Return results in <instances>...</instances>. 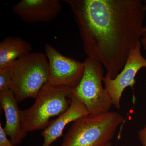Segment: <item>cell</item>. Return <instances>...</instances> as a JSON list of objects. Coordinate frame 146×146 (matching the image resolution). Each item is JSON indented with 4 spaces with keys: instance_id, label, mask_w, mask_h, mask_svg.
Wrapping results in <instances>:
<instances>
[{
    "instance_id": "cell-2",
    "label": "cell",
    "mask_w": 146,
    "mask_h": 146,
    "mask_svg": "<svg viewBox=\"0 0 146 146\" xmlns=\"http://www.w3.org/2000/svg\"><path fill=\"white\" fill-rule=\"evenodd\" d=\"M70 87L54 86L48 82L43 86L34 104L21 110V125L24 132L45 129L50 119L59 116L70 106V96L74 92Z\"/></svg>"
},
{
    "instance_id": "cell-4",
    "label": "cell",
    "mask_w": 146,
    "mask_h": 146,
    "mask_svg": "<svg viewBox=\"0 0 146 146\" xmlns=\"http://www.w3.org/2000/svg\"><path fill=\"white\" fill-rule=\"evenodd\" d=\"M124 119L116 112L80 118L72 124L60 146H105Z\"/></svg>"
},
{
    "instance_id": "cell-1",
    "label": "cell",
    "mask_w": 146,
    "mask_h": 146,
    "mask_svg": "<svg viewBox=\"0 0 146 146\" xmlns=\"http://www.w3.org/2000/svg\"><path fill=\"white\" fill-rule=\"evenodd\" d=\"M70 7L83 49L114 79L143 33L146 1L65 0Z\"/></svg>"
},
{
    "instance_id": "cell-5",
    "label": "cell",
    "mask_w": 146,
    "mask_h": 146,
    "mask_svg": "<svg viewBox=\"0 0 146 146\" xmlns=\"http://www.w3.org/2000/svg\"><path fill=\"white\" fill-rule=\"evenodd\" d=\"M84 72L73 94L85 105L89 115H98L110 112L113 105L108 91L103 87V65L98 60L87 57L84 62Z\"/></svg>"
},
{
    "instance_id": "cell-10",
    "label": "cell",
    "mask_w": 146,
    "mask_h": 146,
    "mask_svg": "<svg viewBox=\"0 0 146 146\" xmlns=\"http://www.w3.org/2000/svg\"><path fill=\"white\" fill-rule=\"evenodd\" d=\"M1 107L5 114V124L3 128L7 136L15 146L19 145L27 133L21 125V110L13 92L10 89L0 92Z\"/></svg>"
},
{
    "instance_id": "cell-15",
    "label": "cell",
    "mask_w": 146,
    "mask_h": 146,
    "mask_svg": "<svg viewBox=\"0 0 146 146\" xmlns=\"http://www.w3.org/2000/svg\"><path fill=\"white\" fill-rule=\"evenodd\" d=\"M141 45L143 47L144 50L146 51V26L144 27L143 33L140 41Z\"/></svg>"
},
{
    "instance_id": "cell-12",
    "label": "cell",
    "mask_w": 146,
    "mask_h": 146,
    "mask_svg": "<svg viewBox=\"0 0 146 146\" xmlns=\"http://www.w3.org/2000/svg\"><path fill=\"white\" fill-rule=\"evenodd\" d=\"M11 79L9 68L0 69V92L10 89Z\"/></svg>"
},
{
    "instance_id": "cell-6",
    "label": "cell",
    "mask_w": 146,
    "mask_h": 146,
    "mask_svg": "<svg viewBox=\"0 0 146 146\" xmlns=\"http://www.w3.org/2000/svg\"><path fill=\"white\" fill-rule=\"evenodd\" d=\"M45 51L49 63L48 82L54 86L75 89L80 82L84 72V62L63 55L49 44Z\"/></svg>"
},
{
    "instance_id": "cell-7",
    "label": "cell",
    "mask_w": 146,
    "mask_h": 146,
    "mask_svg": "<svg viewBox=\"0 0 146 146\" xmlns=\"http://www.w3.org/2000/svg\"><path fill=\"white\" fill-rule=\"evenodd\" d=\"M141 42L131 52L124 67L114 79L106 75L103 78L104 89L109 94L113 105L120 109V100L125 89L130 86L133 88L136 83V74L141 69L146 68V58L142 55Z\"/></svg>"
},
{
    "instance_id": "cell-16",
    "label": "cell",
    "mask_w": 146,
    "mask_h": 146,
    "mask_svg": "<svg viewBox=\"0 0 146 146\" xmlns=\"http://www.w3.org/2000/svg\"><path fill=\"white\" fill-rule=\"evenodd\" d=\"M105 146H112V143H111V142H110L109 143H108Z\"/></svg>"
},
{
    "instance_id": "cell-8",
    "label": "cell",
    "mask_w": 146,
    "mask_h": 146,
    "mask_svg": "<svg viewBox=\"0 0 146 146\" xmlns=\"http://www.w3.org/2000/svg\"><path fill=\"white\" fill-rule=\"evenodd\" d=\"M62 9L59 0H22L12 11L25 23H50L57 18Z\"/></svg>"
},
{
    "instance_id": "cell-13",
    "label": "cell",
    "mask_w": 146,
    "mask_h": 146,
    "mask_svg": "<svg viewBox=\"0 0 146 146\" xmlns=\"http://www.w3.org/2000/svg\"><path fill=\"white\" fill-rule=\"evenodd\" d=\"M0 146H16L9 141L0 123Z\"/></svg>"
},
{
    "instance_id": "cell-9",
    "label": "cell",
    "mask_w": 146,
    "mask_h": 146,
    "mask_svg": "<svg viewBox=\"0 0 146 146\" xmlns=\"http://www.w3.org/2000/svg\"><path fill=\"white\" fill-rule=\"evenodd\" d=\"M70 106L65 112L51 121L42 133L44 141L42 146H50L58 138L63 136L67 125L89 115L85 105L73 94L70 96Z\"/></svg>"
},
{
    "instance_id": "cell-14",
    "label": "cell",
    "mask_w": 146,
    "mask_h": 146,
    "mask_svg": "<svg viewBox=\"0 0 146 146\" xmlns=\"http://www.w3.org/2000/svg\"><path fill=\"white\" fill-rule=\"evenodd\" d=\"M138 136L142 146H146V125L139 131Z\"/></svg>"
},
{
    "instance_id": "cell-11",
    "label": "cell",
    "mask_w": 146,
    "mask_h": 146,
    "mask_svg": "<svg viewBox=\"0 0 146 146\" xmlns=\"http://www.w3.org/2000/svg\"><path fill=\"white\" fill-rule=\"evenodd\" d=\"M32 46L17 36L5 37L0 43V69L9 68L17 59L31 52Z\"/></svg>"
},
{
    "instance_id": "cell-3",
    "label": "cell",
    "mask_w": 146,
    "mask_h": 146,
    "mask_svg": "<svg viewBox=\"0 0 146 146\" xmlns=\"http://www.w3.org/2000/svg\"><path fill=\"white\" fill-rule=\"evenodd\" d=\"M9 70L10 89L18 102L28 98L36 99L48 82V61L43 53H29L17 59Z\"/></svg>"
}]
</instances>
